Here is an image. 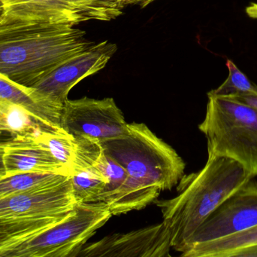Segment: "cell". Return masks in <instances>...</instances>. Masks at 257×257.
Segmentation results:
<instances>
[{"label":"cell","instance_id":"22","mask_svg":"<svg viewBox=\"0 0 257 257\" xmlns=\"http://www.w3.org/2000/svg\"><path fill=\"white\" fill-rule=\"evenodd\" d=\"M19 115V107L0 102V124L10 128ZM11 131V130H10Z\"/></svg>","mask_w":257,"mask_h":257},{"label":"cell","instance_id":"19","mask_svg":"<svg viewBox=\"0 0 257 257\" xmlns=\"http://www.w3.org/2000/svg\"><path fill=\"white\" fill-rule=\"evenodd\" d=\"M75 139L76 149L71 166L70 176L97 165L104 155L103 148L99 140L84 137Z\"/></svg>","mask_w":257,"mask_h":257},{"label":"cell","instance_id":"2","mask_svg":"<svg viewBox=\"0 0 257 257\" xmlns=\"http://www.w3.org/2000/svg\"><path fill=\"white\" fill-rule=\"evenodd\" d=\"M253 178L241 164L222 156H208L202 170L184 175L178 184V196L154 202L170 232L172 247L182 253L190 237L205 220Z\"/></svg>","mask_w":257,"mask_h":257},{"label":"cell","instance_id":"5","mask_svg":"<svg viewBox=\"0 0 257 257\" xmlns=\"http://www.w3.org/2000/svg\"><path fill=\"white\" fill-rule=\"evenodd\" d=\"M112 217L103 202L77 203L64 220L22 242L0 249V257H75Z\"/></svg>","mask_w":257,"mask_h":257},{"label":"cell","instance_id":"26","mask_svg":"<svg viewBox=\"0 0 257 257\" xmlns=\"http://www.w3.org/2000/svg\"><path fill=\"white\" fill-rule=\"evenodd\" d=\"M14 137L15 135L12 134L9 128L0 124V140L6 142L10 141Z\"/></svg>","mask_w":257,"mask_h":257},{"label":"cell","instance_id":"20","mask_svg":"<svg viewBox=\"0 0 257 257\" xmlns=\"http://www.w3.org/2000/svg\"><path fill=\"white\" fill-rule=\"evenodd\" d=\"M226 65L229 70L227 78L221 85L211 91L208 95L231 98L244 94H257L256 84L251 82L232 60H226Z\"/></svg>","mask_w":257,"mask_h":257},{"label":"cell","instance_id":"14","mask_svg":"<svg viewBox=\"0 0 257 257\" xmlns=\"http://www.w3.org/2000/svg\"><path fill=\"white\" fill-rule=\"evenodd\" d=\"M158 187L141 182L128 177L124 184L111 193L103 202L108 205L112 216L127 214L143 209L160 196Z\"/></svg>","mask_w":257,"mask_h":257},{"label":"cell","instance_id":"27","mask_svg":"<svg viewBox=\"0 0 257 257\" xmlns=\"http://www.w3.org/2000/svg\"><path fill=\"white\" fill-rule=\"evenodd\" d=\"M246 13L250 18L257 19V3H251L246 8Z\"/></svg>","mask_w":257,"mask_h":257},{"label":"cell","instance_id":"4","mask_svg":"<svg viewBox=\"0 0 257 257\" xmlns=\"http://www.w3.org/2000/svg\"><path fill=\"white\" fill-rule=\"evenodd\" d=\"M199 129L205 134L208 156L226 157L257 177V112L230 98L208 95Z\"/></svg>","mask_w":257,"mask_h":257},{"label":"cell","instance_id":"16","mask_svg":"<svg viewBox=\"0 0 257 257\" xmlns=\"http://www.w3.org/2000/svg\"><path fill=\"white\" fill-rule=\"evenodd\" d=\"M69 177L57 174L19 173L0 178V198L33 190L54 188Z\"/></svg>","mask_w":257,"mask_h":257},{"label":"cell","instance_id":"3","mask_svg":"<svg viewBox=\"0 0 257 257\" xmlns=\"http://www.w3.org/2000/svg\"><path fill=\"white\" fill-rule=\"evenodd\" d=\"M100 143L104 153L123 166L130 178L161 191L173 189L184 175V160L145 124H128L124 135Z\"/></svg>","mask_w":257,"mask_h":257},{"label":"cell","instance_id":"8","mask_svg":"<svg viewBox=\"0 0 257 257\" xmlns=\"http://www.w3.org/2000/svg\"><path fill=\"white\" fill-rule=\"evenodd\" d=\"M60 125L73 137H90L102 142L124 135L128 123L113 98L99 100L84 97L66 101Z\"/></svg>","mask_w":257,"mask_h":257},{"label":"cell","instance_id":"13","mask_svg":"<svg viewBox=\"0 0 257 257\" xmlns=\"http://www.w3.org/2000/svg\"><path fill=\"white\" fill-rule=\"evenodd\" d=\"M0 102L17 106L28 112L32 116L42 123L56 129L60 125L61 114L50 110L38 102L30 88L21 85L0 73Z\"/></svg>","mask_w":257,"mask_h":257},{"label":"cell","instance_id":"17","mask_svg":"<svg viewBox=\"0 0 257 257\" xmlns=\"http://www.w3.org/2000/svg\"><path fill=\"white\" fill-rule=\"evenodd\" d=\"M69 178L78 203L98 202L99 196L108 184V180L97 165Z\"/></svg>","mask_w":257,"mask_h":257},{"label":"cell","instance_id":"25","mask_svg":"<svg viewBox=\"0 0 257 257\" xmlns=\"http://www.w3.org/2000/svg\"><path fill=\"white\" fill-rule=\"evenodd\" d=\"M9 142V141H8ZM8 142L0 140V178H5L6 175L4 166L5 147Z\"/></svg>","mask_w":257,"mask_h":257},{"label":"cell","instance_id":"9","mask_svg":"<svg viewBox=\"0 0 257 257\" xmlns=\"http://www.w3.org/2000/svg\"><path fill=\"white\" fill-rule=\"evenodd\" d=\"M255 178L235 190L205 220L188 240L184 251L193 244L221 239L257 226Z\"/></svg>","mask_w":257,"mask_h":257},{"label":"cell","instance_id":"7","mask_svg":"<svg viewBox=\"0 0 257 257\" xmlns=\"http://www.w3.org/2000/svg\"><path fill=\"white\" fill-rule=\"evenodd\" d=\"M3 12L73 26L88 21H110L123 14L117 0H0Z\"/></svg>","mask_w":257,"mask_h":257},{"label":"cell","instance_id":"1","mask_svg":"<svg viewBox=\"0 0 257 257\" xmlns=\"http://www.w3.org/2000/svg\"><path fill=\"white\" fill-rule=\"evenodd\" d=\"M73 26L0 14V73L31 88L63 60L93 45Z\"/></svg>","mask_w":257,"mask_h":257},{"label":"cell","instance_id":"6","mask_svg":"<svg viewBox=\"0 0 257 257\" xmlns=\"http://www.w3.org/2000/svg\"><path fill=\"white\" fill-rule=\"evenodd\" d=\"M116 44L99 42L68 57L33 84V98L53 111L62 113L71 89L106 66L116 51Z\"/></svg>","mask_w":257,"mask_h":257},{"label":"cell","instance_id":"21","mask_svg":"<svg viewBox=\"0 0 257 257\" xmlns=\"http://www.w3.org/2000/svg\"><path fill=\"white\" fill-rule=\"evenodd\" d=\"M97 166L108 181L103 193L98 199V202H103L108 196L124 184L125 181L127 180L128 175L123 166L105 153Z\"/></svg>","mask_w":257,"mask_h":257},{"label":"cell","instance_id":"11","mask_svg":"<svg viewBox=\"0 0 257 257\" xmlns=\"http://www.w3.org/2000/svg\"><path fill=\"white\" fill-rule=\"evenodd\" d=\"M77 203L69 178L54 188L0 198V223L68 214Z\"/></svg>","mask_w":257,"mask_h":257},{"label":"cell","instance_id":"15","mask_svg":"<svg viewBox=\"0 0 257 257\" xmlns=\"http://www.w3.org/2000/svg\"><path fill=\"white\" fill-rule=\"evenodd\" d=\"M257 245V226L249 230L210 242L193 244L181 256L184 257H231L235 252Z\"/></svg>","mask_w":257,"mask_h":257},{"label":"cell","instance_id":"12","mask_svg":"<svg viewBox=\"0 0 257 257\" xmlns=\"http://www.w3.org/2000/svg\"><path fill=\"white\" fill-rule=\"evenodd\" d=\"M6 177L19 173L57 174L69 177V172L35 137L15 136L5 147Z\"/></svg>","mask_w":257,"mask_h":257},{"label":"cell","instance_id":"18","mask_svg":"<svg viewBox=\"0 0 257 257\" xmlns=\"http://www.w3.org/2000/svg\"><path fill=\"white\" fill-rule=\"evenodd\" d=\"M36 140L51 152L54 158L66 166L69 172L76 149V139L62 129L60 131H42L35 137Z\"/></svg>","mask_w":257,"mask_h":257},{"label":"cell","instance_id":"10","mask_svg":"<svg viewBox=\"0 0 257 257\" xmlns=\"http://www.w3.org/2000/svg\"><path fill=\"white\" fill-rule=\"evenodd\" d=\"M172 237L162 222L159 224L115 233L84 245L77 256L166 257L170 256Z\"/></svg>","mask_w":257,"mask_h":257},{"label":"cell","instance_id":"23","mask_svg":"<svg viewBox=\"0 0 257 257\" xmlns=\"http://www.w3.org/2000/svg\"><path fill=\"white\" fill-rule=\"evenodd\" d=\"M228 98L242 103L257 112V94H244Z\"/></svg>","mask_w":257,"mask_h":257},{"label":"cell","instance_id":"28","mask_svg":"<svg viewBox=\"0 0 257 257\" xmlns=\"http://www.w3.org/2000/svg\"><path fill=\"white\" fill-rule=\"evenodd\" d=\"M3 12V8H2V4L1 3H0V14Z\"/></svg>","mask_w":257,"mask_h":257},{"label":"cell","instance_id":"24","mask_svg":"<svg viewBox=\"0 0 257 257\" xmlns=\"http://www.w3.org/2000/svg\"><path fill=\"white\" fill-rule=\"evenodd\" d=\"M157 0H117L119 4L123 8L127 6H138L145 8Z\"/></svg>","mask_w":257,"mask_h":257}]
</instances>
